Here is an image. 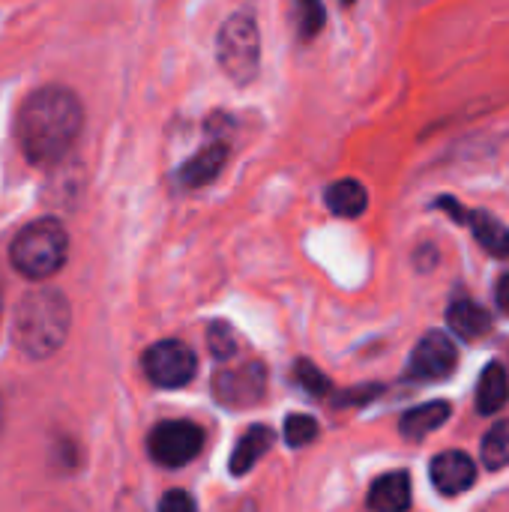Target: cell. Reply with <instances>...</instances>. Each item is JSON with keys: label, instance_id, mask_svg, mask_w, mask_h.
I'll return each mask as SVG.
<instances>
[{"label": "cell", "instance_id": "obj_1", "mask_svg": "<svg viewBox=\"0 0 509 512\" xmlns=\"http://www.w3.org/2000/svg\"><path fill=\"white\" fill-rule=\"evenodd\" d=\"M84 123L81 102L66 87H39L33 90L15 117V138L27 162L45 168L60 162L75 144Z\"/></svg>", "mask_w": 509, "mask_h": 512}, {"label": "cell", "instance_id": "obj_2", "mask_svg": "<svg viewBox=\"0 0 509 512\" xmlns=\"http://www.w3.org/2000/svg\"><path fill=\"white\" fill-rule=\"evenodd\" d=\"M72 309L69 300L54 288L27 291L12 315V342L30 360H45L60 351L69 336Z\"/></svg>", "mask_w": 509, "mask_h": 512}, {"label": "cell", "instance_id": "obj_3", "mask_svg": "<svg viewBox=\"0 0 509 512\" xmlns=\"http://www.w3.org/2000/svg\"><path fill=\"white\" fill-rule=\"evenodd\" d=\"M66 255H69V234L54 216H42L24 225L9 249L12 267L33 282L51 279L66 264Z\"/></svg>", "mask_w": 509, "mask_h": 512}, {"label": "cell", "instance_id": "obj_4", "mask_svg": "<svg viewBox=\"0 0 509 512\" xmlns=\"http://www.w3.org/2000/svg\"><path fill=\"white\" fill-rule=\"evenodd\" d=\"M216 60L234 84H249L261 69V33L249 12L231 15L216 36Z\"/></svg>", "mask_w": 509, "mask_h": 512}, {"label": "cell", "instance_id": "obj_5", "mask_svg": "<svg viewBox=\"0 0 509 512\" xmlns=\"http://www.w3.org/2000/svg\"><path fill=\"white\" fill-rule=\"evenodd\" d=\"M141 366H144V375H147L150 384H156L162 390H177V387H186L195 378L198 360H195V354H192V348L186 342L162 339V342L147 348Z\"/></svg>", "mask_w": 509, "mask_h": 512}, {"label": "cell", "instance_id": "obj_6", "mask_svg": "<svg viewBox=\"0 0 509 512\" xmlns=\"http://www.w3.org/2000/svg\"><path fill=\"white\" fill-rule=\"evenodd\" d=\"M201 444H204V432L189 420H165V423L153 426V432L147 438V450H150L153 462L162 468L189 465L201 453Z\"/></svg>", "mask_w": 509, "mask_h": 512}, {"label": "cell", "instance_id": "obj_7", "mask_svg": "<svg viewBox=\"0 0 509 512\" xmlns=\"http://www.w3.org/2000/svg\"><path fill=\"white\" fill-rule=\"evenodd\" d=\"M267 393V369L261 363H243L222 369L213 378V396L225 408H252Z\"/></svg>", "mask_w": 509, "mask_h": 512}, {"label": "cell", "instance_id": "obj_8", "mask_svg": "<svg viewBox=\"0 0 509 512\" xmlns=\"http://www.w3.org/2000/svg\"><path fill=\"white\" fill-rule=\"evenodd\" d=\"M456 366H459V348L453 345L447 333L432 330L417 342L408 372L411 378H420V381H444L447 375L456 372Z\"/></svg>", "mask_w": 509, "mask_h": 512}, {"label": "cell", "instance_id": "obj_9", "mask_svg": "<svg viewBox=\"0 0 509 512\" xmlns=\"http://www.w3.org/2000/svg\"><path fill=\"white\" fill-rule=\"evenodd\" d=\"M432 483L441 495L456 498L477 483V465L462 450H444L432 459Z\"/></svg>", "mask_w": 509, "mask_h": 512}, {"label": "cell", "instance_id": "obj_10", "mask_svg": "<svg viewBox=\"0 0 509 512\" xmlns=\"http://www.w3.org/2000/svg\"><path fill=\"white\" fill-rule=\"evenodd\" d=\"M225 162H228V147H225L222 141H213L210 147H204L201 153H195L189 162H183L177 180H180L186 189H201V186L213 183V180L222 174Z\"/></svg>", "mask_w": 509, "mask_h": 512}, {"label": "cell", "instance_id": "obj_11", "mask_svg": "<svg viewBox=\"0 0 509 512\" xmlns=\"http://www.w3.org/2000/svg\"><path fill=\"white\" fill-rule=\"evenodd\" d=\"M369 507L375 512H408L411 510V477L405 471L384 474L369 489Z\"/></svg>", "mask_w": 509, "mask_h": 512}, {"label": "cell", "instance_id": "obj_12", "mask_svg": "<svg viewBox=\"0 0 509 512\" xmlns=\"http://www.w3.org/2000/svg\"><path fill=\"white\" fill-rule=\"evenodd\" d=\"M324 201L330 207L333 216H342V219H357L369 210V189L360 183V180H336L327 186L324 192Z\"/></svg>", "mask_w": 509, "mask_h": 512}, {"label": "cell", "instance_id": "obj_13", "mask_svg": "<svg viewBox=\"0 0 509 512\" xmlns=\"http://www.w3.org/2000/svg\"><path fill=\"white\" fill-rule=\"evenodd\" d=\"M447 324L456 336L462 339H483L489 330H492V315L489 309H483L480 303L462 297L456 303H450L447 309Z\"/></svg>", "mask_w": 509, "mask_h": 512}, {"label": "cell", "instance_id": "obj_14", "mask_svg": "<svg viewBox=\"0 0 509 512\" xmlns=\"http://www.w3.org/2000/svg\"><path fill=\"white\" fill-rule=\"evenodd\" d=\"M465 225L474 231L477 243H480L489 255H495V258H509V228L498 219V216H492V213H486V210H468Z\"/></svg>", "mask_w": 509, "mask_h": 512}, {"label": "cell", "instance_id": "obj_15", "mask_svg": "<svg viewBox=\"0 0 509 512\" xmlns=\"http://www.w3.org/2000/svg\"><path fill=\"white\" fill-rule=\"evenodd\" d=\"M450 414H453L450 402H426V405L411 408V411L402 417L399 429H402L405 438L423 441V438H429L432 432H438V429L450 420Z\"/></svg>", "mask_w": 509, "mask_h": 512}, {"label": "cell", "instance_id": "obj_16", "mask_svg": "<svg viewBox=\"0 0 509 512\" xmlns=\"http://www.w3.org/2000/svg\"><path fill=\"white\" fill-rule=\"evenodd\" d=\"M509 399V375L504 372L501 363H489L480 375V384H477V411L492 417L498 414Z\"/></svg>", "mask_w": 509, "mask_h": 512}, {"label": "cell", "instance_id": "obj_17", "mask_svg": "<svg viewBox=\"0 0 509 512\" xmlns=\"http://www.w3.org/2000/svg\"><path fill=\"white\" fill-rule=\"evenodd\" d=\"M270 441H273V432L267 426H252L240 435L234 453H231V474L234 477H243L255 468V462L270 450Z\"/></svg>", "mask_w": 509, "mask_h": 512}, {"label": "cell", "instance_id": "obj_18", "mask_svg": "<svg viewBox=\"0 0 509 512\" xmlns=\"http://www.w3.org/2000/svg\"><path fill=\"white\" fill-rule=\"evenodd\" d=\"M480 456H483V465L489 471H501L509 465V420H498L486 435H483V444H480Z\"/></svg>", "mask_w": 509, "mask_h": 512}, {"label": "cell", "instance_id": "obj_19", "mask_svg": "<svg viewBox=\"0 0 509 512\" xmlns=\"http://www.w3.org/2000/svg\"><path fill=\"white\" fill-rule=\"evenodd\" d=\"M327 24L324 0H297V30L300 39H315Z\"/></svg>", "mask_w": 509, "mask_h": 512}, {"label": "cell", "instance_id": "obj_20", "mask_svg": "<svg viewBox=\"0 0 509 512\" xmlns=\"http://www.w3.org/2000/svg\"><path fill=\"white\" fill-rule=\"evenodd\" d=\"M318 438V423L309 414H291L285 420V441L291 447H306Z\"/></svg>", "mask_w": 509, "mask_h": 512}, {"label": "cell", "instance_id": "obj_21", "mask_svg": "<svg viewBox=\"0 0 509 512\" xmlns=\"http://www.w3.org/2000/svg\"><path fill=\"white\" fill-rule=\"evenodd\" d=\"M207 342H210L213 357H219V360H231V357L237 354V336H234V330H231L228 324H222V321L210 324Z\"/></svg>", "mask_w": 509, "mask_h": 512}, {"label": "cell", "instance_id": "obj_22", "mask_svg": "<svg viewBox=\"0 0 509 512\" xmlns=\"http://www.w3.org/2000/svg\"><path fill=\"white\" fill-rule=\"evenodd\" d=\"M294 375H297V384H300L309 396H324V393L330 390L327 375H324L318 366H312L309 360H300V363L294 366Z\"/></svg>", "mask_w": 509, "mask_h": 512}, {"label": "cell", "instance_id": "obj_23", "mask_svg": "<svg viewBox=\"0 0 509 512\" xmlns=\"http://www.w3.org/2000/svg\"><path fill=\"white\" fill-rule=\"evenodd\" d=\"M159 512H195V501H192L183 489H171V492L162 498Z\"/></svg>", "mask_w": 509, "mask_h": 512}, {"label": "cell", "instance_id": "obj_24", "mask_svg": "<svg viewBox=\"0 0 509 512\" xmlns=\"http://www.w3.org/2000/svg\"><path fill=\"white\" fill-rule=\"evenodd\" d=\"M498 306L509 315V273L501 276V282H498Z\"/></svg>", "mask_w": 509, "mask_h": 512}, {"label": "cell", "instance_id": "obj_25", "mask_svg": "<svg viewBox=\"0 0 509 512\" xmlns=\"http://www.w3.org/2000/svg\"><path fill=\"white\" fill-rule=\"evenodd\" d=\"M0 426H3V405H0Z\"/></svg>", "mask_w": 509, "mask_h": 512}, {"label": "cell", "instance_id": "obj_26", "mask_svg": "<svg viewBox=\"0 0 509 512\" xmlns=\"http://www.w3.org/2000/svg\"><path fill=\"white\" fill-rule=\"evenodd\" d=\"M342 3H345V6H351V3H354V0H342Z\"/></svg>", "mask_w": 509, "mask_h": 512}, {"label": "cell", "instance_id": "obj_27", "mask_svg": "<svg viewBox=\"0 0 509 512\" xmlns=\"http://www.w3.org/2000/svg\"><path fill=\"white\" fill-rule=\"evenodd\" d=\"M0 312H3V297H0Z\"/></svg>", "mask_w": 509, "mask_h": 512}]
</instances>
